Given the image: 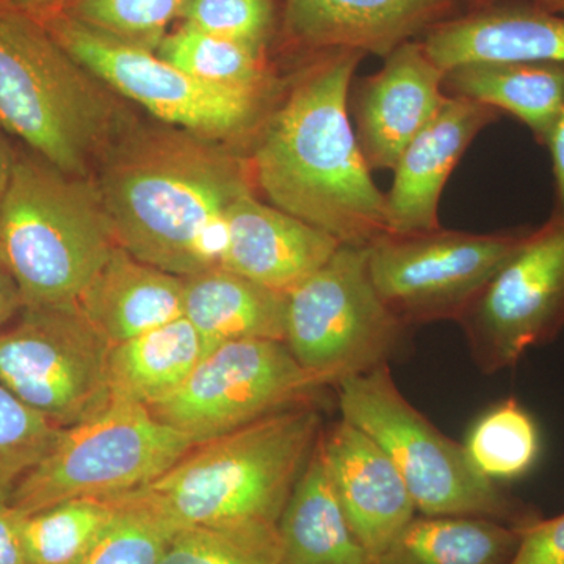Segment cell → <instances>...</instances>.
I'll use <instances>...</instances> for the list:
<instances>
[{
    "label": "cell",
    "instance_id": "6da1fadb",
    "mask_svg": "<svg viewBox=\"0 0 564 564\" xmlns=\"http://www.w3.org/2000/svg\"><path fill=\"white\" fill-rule=\"evenodd\" d=\"M259 126L250 162L254 188L273 207L348 247L389 234L386 195L364 162L348 117L359 51L318 52Z\"/></svg>",
    "mask_w": 564,
    "mask_h": 564
},
{
    "label": "cell",
    "instance_id": "7a4b0ae2",
    "mask_svg": "<svg viewBox=\"0 0 564 564\" xmlns=\"http://www.w3.org/2000/svg\"><path fill=\"white\" fill-rule=\"evenodd\" d=\"M96 184L117 243L181 278L221 265L229 207L256 192L248 159L172 129L121 140Z\"/></svg>",
    "mask_w": 564,
    "mask_h": 564
},
{
    "label": "cell",
    "instance_id": "3957f363",
    "mask_svg": "<svg viewBox=\"0 0 564 564\" xmlns=\"http://www.w3.org/2000/svg\"><path fill=\"white\" fill-rule=\"evenodd\" d=\"M322 433L314 403L288 408L193 445L161 477L131 492L177 529L278 525Z\"/></svg>",
    "mask_w": 564,
    "mask_h": 564
},
{
    "label": "cell",
    "instance_id": "277c9868",
    "mask_svg": "<svg viewBox=\"0 0 564 564\" xmlns=\"http://www.w3.org/2000/svg\"><path fill=\"white\" fill-rule=\"evenodd\" d=\"M0 122L69 176L87 177L110 150L122 113L106 85L43 24L0 0Z\"/></svg>",
    "mask_w": 564,
    "mask_h": 564
},
{
    "label": "cell",
    "instance_id": "5b68a950",
    "mask_svg": "<svg viewBox=\"0 0 564 564\" xmlns=\"http://www.w3.org/2000/svg\"><path fill=\"white\" fill-rule=\"evenodd\" d=\"M117 247L96 182L17 161L0 204V261L22 307L77 302Z\"/></svg>",
    "mask_w": 564,
    "mask_h": 564
},
{
    "label": "cell",
    "instance_id": "8992f818",
    "mask_svg": "<svg viewBox=\"0 0 564 564\" xmlns=\"http://www.w3.org/2000/svg\"><path fill=\"white\" fill-rule=\"evenodd\" d=\"M337 388L340 419L380 444L413 497L417 514L469 516L524 529L543 518L470 462L464 444L445 436L403 395L389 366Z\"/></svg>",
    "mask_w": 564,
    "mask_h": 564
},
{
    "label": "cell",
    "instance_id": "52a82bcc",
    "mask_svg": "<svg viewBox=\"0 0 564 564\" xmlns=\"http://www.w3.org/2000/svg\"><path fill=\"white\" fill-rule=\"evenodd\" d=\"M193 445L143 404L110 397L90 417L61 430L9 502L21 516H31L73 499L135 491L166 473Z\"/></svg>",
    "mask_w": 564,
    "mask_h": 564
},
{
    "label": "cell",
    "instance_id": "ba28073f",
    "mask_svg": "<svg viewBox=\"0 0 564 564\" xmlns=\"http://www.w3.org/2000/svg\"><path fill=\"white\" fill-rule=\"evenodd\" d=\"M406 328L375 289L369 247L340 245L322 269L288 293L284 343L325 386L389 366Z\"/></svg>",
    "mask_w": 564,
    "mask_h": 564
},
{
    "label": "cell",
    "instance_id": "9c48e42d",
    "mask_svg": "<svg viewBox=\"0 0 564 564\" xmlns=\"http://www.w3.org/2000/svg\"><path fill=\"white\" fill-rule=\"evenodd\" d=\"M41 24L110 91L155 118L210 140L231 139L261 126L272 91L243 90L195 79L155 51L133 46L80 24L62 11Z\"/></svg>",
    "mask_w": 564,
    "mask_h": 564
},
{
    "label": "cell",
    "instance_id": "30bf717a",
    "mask_svg": "<svg viewBox=\"0 0 564 564\" xmlns=\"http://www.w3.org/2000/svg\"><path fill=\"white\" fill-rule=\"evenodd\" d=\"M20 314L0 333V384L61 429L106 406L113 345L79 304L22 307Z\"/></svg>",
    "mask_w": 564,
    "mask_h": 564
},
{
    "label": "cell",
    "instance_id": "8fae6325",
    "mask_svg": "<svg viewBox=\"0 0 564 564\" xmlns=\"http://www.w3.org/2000/svg\"><path fill=\"white\" fill-rule=\"evenodd\" d=\"M325 388L282 340L217 345L172 395L148 408L158 421L204 443L240 426L313 403Z\"/></svg>",
    "mask_w": 564,
    "mask_h": 564
},
{
    "label": "cell",
    "instance_id": "7c38bea8",
    "mask_svg": "<svg viewBox=\"0 0 564 564\" xmlns=\"http://www.w3.org/2000/svg\"><path fill=\"white\" fill-rule=\"evenodd\" d=\"M530 229L386 234L369 247L370 278L404 325L458 322Z\"/></svg>",
    "mask_w": 564,
    "mask_h": 564
},
{
    "label": "cell",
    "instance_id": "4fadbf2b",
    "mask_svg": "<svg viewBox=\"0 0 564 564\" xmlns=\"http://www.w3.org/2000/svg\"><path fill=\"white\" fill-rule=\"evenodd\" d=\"M475 366L514 369L564 332V215L552 212L494 274L458 318Z\"/></svg>",
    "mask_w": 564,
    "mask_h": 564
},
{
    "label": "cell",
    "instance_id": "5bb4252c",
    "mask_svg": "<svg viewBox=\"0 0 564 564\" xmlns=\"http://www.w3.org/2000/svg\"><path fill=\"white\" fill-rule=\"evenodd\" d=\"M445 70L411 40L384 57L383 68L359 80L348 99L356 141L372 170H393L408 144L443 109Z\"/></svg>",
    "mask_w": 564,
    "mask_h": 564
},
{
    "label": "cell",
    "instance_id": "9a60e30c",
    "mask_svg": "<svg viewBox=\"0 0 564 564\" xmlns=\"http://www.w3.org/2000/svg\"><path fill=\"white\" fill-rule=\"evenodd\" d=\"M318 448L334 494L372 562L417 516L413 497L388 454L340 419Z\"/></svg>",
    "mask_w": 564,
    "mask_h": 564
},
{
    "label": "cell",
    "instance_id": "2e32d148",
    "mask_svg": "<svg viewBox=\"0 0 564 564\" xmlns=\"http://www.w3.org/2000/svg\"><path fill=\"white\" fill-rule=\"evenodd\" d=\"M462 0H284V29L314 52L388 57L397 47L459 17Z\"/></svg>",
    "mask_w": 564,
    "mask_h": 564
},
{
    "label": "cell",
    "instance_id": "e0dca14e",
    "mask_svg": "<svg viewBox=\"0 0 564 564\" xmlns=\"http://www.w3.org/2000/svg\"><path fill=\"white\" fill-rule=\"evenodd\" d=\"M499 111L485 104L448 96L397 162L391 192L386 195L389 234L441 229L440 202L459 159Z\"/></svg>",
    "mask_w": 564,
    "mask_h": 564
},
{
    "label": "cell",
    "instance_id": "ac0fdd59",
    "mask_svg": "<svg viewBox=\"0 0 564 564\" xmlns=\"http://www.w3.org/2000/svg\"><path fill=\"white\" fill-rule=\"evenodd\" d=\"M226 226L228 243L220 267L285 295L322 269L343 245L322 229L259 202L254 192L229 207Z\"/></svg>",
    "mask_w": 564,
    "mask_h": 564
},
{
    "label": "cell",
    "instance_id": "d6986e66",
    "mask_svg": "<svg viewBox=\"0 0 564 564\" xmlns=\"http://www.w3.org/2000/svg\"><path fill=\"white\" fill-rule=\"evenodd\" d=\"M421 41L444 70L492 62L564 65V17L518 0L462 13Z\"/></svg>",
    "mask_w": 564,
    "mask_h": 564
},
{
    "label": "cell",
    "instance_id": "ffe728a7",
    "mask_svg": "<svg viewBox=\"0 0 564 564\" xmlns=\"http://www.w3.org/2000/svg\"><path fill=\"white\" fill-rule=\"evenodd\" d=\"M184 278L141 262L118 245L77 304L111 345L182 317Z\"/></svg>",
    "mask_w": 564,
    "mask_h": 564
},
{
    "label": "cell",
    "instance_id": "44dd1931",
    "mask_svg": "<svg viewBox=\"0 0 564 564\" xmlns=\"http://www.w3.org/2000/svg\"><path fill=\"white\" fill-rule=\"evenodd\" d=\"M288 295L215 267L184 278L182 315L214 347L234 340H282Z\"/></svg>",
    "mask_w": 564,
    "mask_h": 564
},
{
    "label": "cell",
    "instance_id": "7402d4cb",
    "mask_svg": "<svg viewBox=\"0 0 564 564\" xmlns=\"http://www.w3.org/2000/svg\"><path fill=\"white\" fill-rule=\"evenodd\" d=\"M278 533L280 564L373 563L334 494L318 444L285 503Z\"/></svg>",
    "mask_w": 564,
    "mask_h": 564
},
{
    "label": "cell",
    "instance_id": "603a6c76",
    "mask_svg": "<svg viewBox=\"0 0 564 564\" xmlns=\"http://www.w3.org/2000/svg\"><path fill=\"white\" fill-rule=\"evenodd\" d=\"M443 90L513 115L538 143L564 107V65L555 63H469L445 70Z\"/></svg>",
    "mask_w": 564,
    "mask_h": 564
},
{
    "label": "cell",
    "instance_id": "cb8c5ba5",
    "mask_svg": "<svg viewBox=\"0 0 564 564\" xmlns=\"http://www.w3.org/2000/svg\"><path fill=\"white\" fill-rule=\"evenodd\" d=\"M214 345L187 318L165 323L111 347L110 397L150 408L172 395Z\"/></svg>",
    "mask_w": 564,
    "mask_h": 564
},
{
    "label": "cell",
    "instance_id": "d4e9b609",
    "mask_svg": "<svg viewBox=\"0 0 564 564\" xmlns=\"http://www.w3.org/2000/svg\"><path fill=\"white\" fill-rule=\"evenodd\" d=\"M521 529L469 516L417 514L372 564H510Z\"/></svg>",
    "mask_w": 564,
    "mask_h": 564
},
{
    "label": "cell",
    "instance_id": "484cf974",
    "mask_svg": "<svg viewBox=\"0 0 564 564\" xmlns=\"http://www.w3.org/2000/svg\"><path fill=\"white\" fill-rule=\"evenodd\" d=\"M267 50L214 35L182 22L159 44L158 54L195 79L243 90L272 91Z\"/></svg>",
    "mask_w": 564,
    "mask_h": 564
},
{
    "label": "cell",
    "instance_id": "4316f807",
    "mask_svg": "<svg viewBox=\"0 0 564 564\" xmlns=\"http://www.w3.org/2000/svg\"><path fill=\"white\" fill-rule=\"evenodd\" d=\"M467 455L489 480L513 481L524 477L541 452L540 430L532 414L516 399L494 404L467 436Z\"/></svg>",
    "mask_w": 564,
    "mask_h": 564
},
{
    "label": "cell",
    "instance_id": "83f0119b",
    "mask_svg": "<svg viewBox=\"0 0 564 564\" xmlns=\"http://www.w3.org/2000/svg\"><path fill=\"white\" fill-rule=\"evenodd\" d=\"M113 511L109 499H73L22 516L21 540L29 564H80Z\"/></svg>",
    "mask_w": 564,
    "mask_h": 564
},
{
    "label": "cell",
    "instance_id": "f1b7e54d",
    "mask_svg": "<svg viewBox=\"0 0 564 564\" xmlns=\"http://www.w3.org/2000/svg\"><path fill=\"white\" fill-rule=\"evenodd\" d=\"M278 525H188L174 532L161 564H280Z\"/></svg>",
    "mask_w": 564,
    "mask_h": 564
},
{
    "label": "cell",
    "instance_id": "f546056e",
    "mask_svg": "<svg viewBox=\"0 0 564 564\" xmlns=\"http://www.w3.org/2000/svg\"><path fill=\"white\" fill-rule=\"evenodd\" d=\"M113 516L80 564H161L177 527L135 494L106 497Z\"/></svg>",
    "mask_w": 564,
    "mask_h": 564
},
{
    "label": "cell",
    "instance_id": "4dcf8cb0",
    "mask_svg": "<svg viewBox=\"0 0 564 564\" xmlns=\"http://www.w3.org/2000/svg\"><path fill=\"white\" fill-rule=\"evenodd\" d=\"M187 0H69L66 17L113 39L158 51Z\"/></svg>",
    "mask_w": 564,
    "mask_h": 564
},
{
    "label": "cell",
    "instance_id": "1f68e13d",
    "mask_svg": "<svg viewBox=\"0 0 564 564\" xmlns=\"http://www.w3.org/2000/svg\"><path fill=\"white\" fill-rule=\"evenodd\" d=\"M61 430L0 384V499H10L17 485L50 451Z\"/></svg>",
    "mask_w": 564,
    "mask_h": 564
},
{
    "label": "cell",
    "instance_id": "d6a6232c",
    "mask_svg": "<svg viewBox=\"0 0 564 564\" xmlns=\"http://www.w3.org/2000/svg\"><path fill=\"white\" fill-rule=\"evenodd\" d=\"M180 20L214 35L267 50L276 25V9L273 0H187Z\"/></svg>",
    "mask_w": 564,
    "mask_h": 564
},
{
    "label": "cell",
    "instance_id": "836d02e7",
    "mask_svg": "<svg viewBox=\"0 0 564 564\" xmlns=\"http://www.w3.org/2000/svg\"><path fill=\"white\" fill-rule=\"evenodd\" d=\"M510 564H564V513L521 529V543Z\"/></svg>",
    "mask_w": 564,
    "mask_h": 564
},
{
    "label": "cell",
    "instance_id": "e575fe53",
    "mask_svg": "<svg viewBox=\"0 0 564 564\" xmlns=\"http://www.w3.org/2000/svg\"><path fill=\"white\" fill-rule=\"evenodd\" d=\"M22 516L0 499V564H29L21 540Z\"/></svg>",
    "mask_w": 564,
    "mask_h": 564
},
{
    "label": "cell",
    "instance_id": "d590c367",
    "mask_svg": "<svg viewBox=\"0 0 564 564\" xmlns=\"http://www.w3.org/2000/svg\"><path fill=\"white\" fill-rule=\"evenodd\" d=\"M544 147L551 152L552 170H554V214L564 215V107L552 126Z\"/></svg>",
    "mask_w": 564,
    "mask_h": 564
},
{
    "label": "cell",
    "instance_id": "8d00e7d4",
    "mask_svg": "<svg viewBox=\"0 0 564 564\" xmlns=\"http://www.w3.org/2000/svg\"><path fill=\"white\" fill-rule=\"evenodd\" d=\"M22 310V299L17 281L0 261V333Z\"/></svg>",
    "mask_w": 564,
    "mask_h": 564
},
{
    "label": "cell",
    "instance_id": "74e56055",
    "mask_svg": "<svg viewBox=\"0 0 564 564\" xmlns=\"http://www.w3.org/2000/svg\"><path fill=\"white\" fill-rule=\"evenodd\" d=\"M2 2L10 7V9L21 11V13L40 20V18L65 9L69 0H2Z\"/></svg>",
    "mask_w": 564,
    "mask_h": 564
},
{
    "label": "cell",
    "instance_id": "f35d334b",
    "mask_svg": "<svg viewBox=\"0 0 564 564\" xmlns=\"http://www.w3.org/2000/svg\"><path fill=\"white\" fill-rule=\"evenodd\" d=\"M17 161L18 159H14L7 141L0 137V204H2L3 196H6L7 188H9Z\"/></svg>",
    "mask_w": 564,
    "mask_h": 564
},
{
    "label": "cell",
    "instance_id": "ab89813d",
    "mask_svg": "<svg viewBox=\"0 0 564 564\" xmlns=\"http://www.w3.org/2000/svg\"><path fill=\"white\" fill-rule=\"evenodd\" d=\"M529 2L536 6L538 9L564 17V0H529Z\"/></svg>",
    "mask_w": 564,
    "mask_h": 564
},
{
    "label": "cell",
    "instance_id": "60d3db41",
    "mask_svg": "<svg viewBox=\"0 0 564 564\" xmlns=\"http://www.w3.org/2000/svg\"><path fill=\"white\" fill-rule=\"evenodd\" d=\"M503 2H511V0H467V3H469V11L488 9V7Z\"/></svg>",
    "mask_w": 564,
    "mask_h": 564
}]
</instances>
